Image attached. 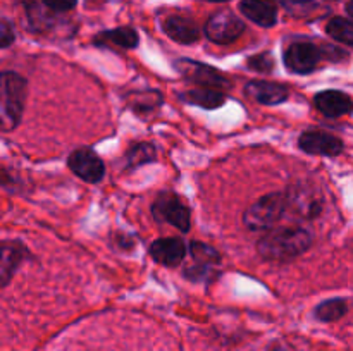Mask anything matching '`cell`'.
Wrapping results in <instances>:
<instances>
[{
	"mask_svg": "<svg viewBox=\"0 0 353 351\" xmlns=\"http://www.w3.org/2000/svg\"><path fill=\"white\" fill-rule=\"evenodd\" d=\"M150 255L157 264L165 267H176L185 258L186 246L179 237H161L150 246Z\"/></svg>",
	"mask_w": 353,
	"mask_h": 351,
	"instance_id": "obj_10",
	"label": "cell"
},
{
	"mask_svg": "<svg viewBox=\"0 0 353 351\" xmlns=\"http://www.w3.org/2000/svg\"><path fill=\"white\" fill-rule=\"evenodd\" d=\"M269 351H290V348L281 343H274L271 348H269Z\"/></svg>",
	"mask_w": 353,
	"mask_h": 351,
	"instance_id": "obj_28",
	"label": "cell"
},
{
	"mask_svg": "<svg viewBox=\"0 0 353 351\" xmlns=\"http://www.w3.org/2000/svg\"><path fill=\"white\" fill-rule=\"evenodd\" d=\"M245 31V24L231 10H219L212 14L205 24V34L217 45H228L240 38Z\"/></svg>",
	"mask_w": 353,
	"mask_h": 351,
	"instance_id": "obj_4",
	"label": "cell"
},
{
	"mask_svg": "<svg viewBox=\"0 0 353 351\" xmlns=\"http://www.w3.org/2000/svg\"><path fill=\"white\" fill-rule=\"evenodd\" d=\"M190 253H192V258L195 260V264L205 265V267H214V265H217L221 262L219 253L212 246H209L205 243H199V241L192 243Z\"/></svg>",
	"mask_w": 353,
	"mask_h": 351,
	"instance_id": "obj_23",
	"label": "cell"
},
{
	"mask_svg": "<svg viewBox=\"0 0 353 351\" xmlns=\"http://www.w3.org/2000/svg\"><path fill=\"white\" fill-rule=\"evenodd\" d=\"M347 310L348 306L345 299H326V301H323L316 308V317L319 320H323V322H334V320L341 319L347 313Z\"/></svg>",
	"mask_w": 353,
	"mask_h": 351,
	"instance_id": "obj_19",
	"label": "cell"
},
{
	"mask_svg": "<svg viewBox=\"0 0 353 351\" xmlns=\"http://www.w3.org/2000/svg\"><path fill=\"white\" fill-rule=\"evenodd\" d=\"M247 67L252 69V71L268 74V72H271L272 67H274V58H272V55L268 54V52H262V54H257L254 55V57L248 58Z\"/></svg>",
	"mask_w": 353,
	"mask_h": 351,
	"instance_id": "obj_24",
	"label": "cell"
},
{
	"mask_svg": "<svg viewBox=\"0 0 353 351\" xmlns=\"http://www.w3.org/2000/svg\"><path fill=\"white\" fill-rule=\"evenodd\" d=\"M164 31L168 33L169 38H172L178 43H193V41L199 40L200 30L196 26V23L190 17L185 16H171L165 19L164 23Z\"/></svg>",
	"mask_w": 353,
	"mask_h": 351,
	"instance_id": "obj_14",
	"label": "cell"
},
{
	"mask_svg": "<svg viewBox=\"0 0 353 351\" xmlns=\"http://www.w3.org/2000/svg\"><path fill=\"white\" fill-rule=\"evenodd\" d=\"M240 10L259 26L271 28L278 21V9L272 0H241Z\"/></svg>",
	"mask_w": 353,
	"mask_h": 351,
	"instance_id": "obj_12",
	"label": "cell"
},
{
	"mask_svg": "<svg viewBox=\"0 0 353 351\" xmlns=\"http://www.w3.org/2000/svg\"><path fill=\"white\" fill-rule=\"evenodd\" d=\"M245 93L264 105H278L288 98V88L271 81H250L245 86Z\"/></svg>",
	"mask_w": 353,
	"mask_h": 351,
	"instance_id": "obj_13",
	"label": "cell"
},
{
	"mask_svg": "<svg viewBox=\"0 0 353 351\" xmlns=\"http://www.w3.org/2000/svg\"><path fill=\"white\" fill-rule=\"evenodd\" d=\"M0 119L3 129H14L19 124L26 102V81L16 72L6 71L0 79Z\"/></svg>",
	"mask_w": 353,
	"mask_h": 351,
	"instance_id": "obj_2",
	"label": "cell"
},
{
	"mask_svg": "<svg viewBox=\"0 0 353 351\" xmlns=\"http://www.w3.org/2000/svg\"><path fill=\"white\" fill-rule=\"evenodd\" d=\"M48 9L57 10V12H65V10H71L76 6L78 0H41Z\"/></svg>",
	"mask_w": 353,
	"mask_h": 351,
	"instance_id": "obj_26",
	"label": "cell"
},
{
	"mask_svg": "<svg viewBox=\"0 0 353 351\" xmlns=\"http://www.w3.org/2000/svg\"><path fill=\"white\" fill-rule=\"evenodd\" d=\"M95 43H112L119 48H134L138 45V34L130 26L116 28V30L103 31L99 36H95Z\"/></svg>",
	"mask_w": 353,
	"mask_h": 351,
	"instance_id": "obj_18",
	"label": "cell"
},
{
	"mask_svg": "<svg viewBox=\"0 0 353 351\" xmlns=\"http://www.w3.org/2000/svg\"><path fill=\"white\" fill-rule=\"evenodd\" d=\"M0 38H2V48H7L14 41L16 34H14L12 24L7 19H2V24H0Z\"/></svg>",
	"mask_w": 353,
	"mask_h": 351,
	"instance_id": "obj_25",
	"label": "cell"
},
{
	"mask_svg": "<svg viewBox=\"0 0 353 351\" xmlns=\"http://www.w3.org/2000/svg\"><path fill=\"white\" fill-rule=\"evenodd\" d=\"M327 34L345 45H353V23L345 17H333L326 26Z\"/></svg>",
	"mask_w": 353,
	"mask_h": 351,
	"instance_id": "obj_20",
	"label": "cell"
},
{
	"mask_svg": "<svg viewBox=\"0 0 353 351\" xmlns=\"http://www.w3.org/2000/svg\"><path fill=\"white\" fill-rule=\"evenodd\" d=\"M323 58V48L310 41H295L285 52L286 67L296 74H307L317 67Z\"/></svg>",
	"mask_w": 353,
	"mask_h": 351,
	"instance_id": "obj_7",
	"label": "cell"
},
{
	"mask_svg": "<svg viewBox=\"0 0 353 351\" xmlns=\"http://www.w3.org/2000/svg\"><path fill=\"white\" fill-rule=\"evenodd\" d=\"M286 196H288V209H293V212L305 219H314L323 209V202L317 196H309L307 189H296L293 195Z\"/></svg>",
	"mask_w": 353,
	"mask_h": 351,
	"instance_id": "obj_16",
	"label": "cell"
},
{
	"mask_svg": "<svg viewBox=\"0 0 353 351\" xmlns=\"http://www.w3.org/2000/svg\"><path fill=\"white\" fill-rule=\"evenodd\" d=\"M161 103H162V95L161 92H157V89H154V92H140L130 96V105L140 114L148 112V110L155 109V107H159Z\"/></svg>",
	"mask_w": 353,
	"mask_h": 351,
	"instance_id": "obj_22",
	"label": "cell"
},
{
	"mask_svg": "<svg viewBox=\"0 0 353 351\" xmlns=\"http://www.w3.org/2000/svg\"><path fill=\"white\" fill-rule=\"evenodd\" d=\"M288 209V196L285 193H269L254 203L245 212L243 222L250 231H269Z\"/></svg>",
	"mask_w": 353,
	"mask_h": 351,
	"instance_id": "obj_3",
	"label": "cell"
},
{
	"mask_svg": "<svg viewBox=\"0 0 353 351\" xmlns=\"http://www.w3.org/2000/svg\"><path fill=\"white\" fill-rule=\"evenodd\" d=\"M152 212L159 220L171 224L176 229L188 233L192 226V217H190V209L171 193H164L157 198V202L152 206Z\"/></svg>",
	"mask_w": 353,
	"mask_h": 351,
	"instance_id": "obj_5",
	"label": "cell"
},
{
	"mask_svg": "<svg viewBox=\"0 0 353 351\" xmlns=\"http://www.w3.org/2000/svg\"><path fill=\"white\" fill-rule=\"evenodd\" d=\"M347 12L350 14V17H353V0H350V2L347 3Z\"/></svg>",
	"mask_w": 353,
	"mask_h": 351,
	"instance_id": "obj_29",
	"label": "cell"
},
{
	"mask_svg": "<svg viewBox=\"0 0 353 351\" xmlns=\"http://www.w3.org/2000/svg\"><path fill=\"white\" fill-rule=\"evenodd\" d=\"M176 69L185 76L190 81L196 83V85L203 86V88H214V89H223L230 88L231 83L224 74H221L217 69L212 65L202 64V62L188 61V58H181L176 62Z\"/></svg>",
	"mask_w": 353,
	"mask_h": 351,
	"instance_id": "obj_6",
	"label": "cell"
},
{
	"mask_svg": "<svg viewBox=\"0 0 353 351\" xmlns=\"http://www.w3.org/2000/svg\"><path fill=\"white\" fill-rule=\"evenodd\" d=\"M26 248L19 243H6L2 244V265H0V277H2V286L6 288L9 284L10 277L14 275L16 268L19 267L21 262L26 257Z\"/></svg>",
	"mask_w": 353,
	"mask_h": 351,
	"instance_id": "obj_15",
	"label": "cell"
},
{
	"mask_svg": "<svg viewBox=\"0 0 353 351\" xmlns=\"http://www.w3.org/2000/svg\"><path fill=\"white\" fill-rule=\"evenodd\" d=\"M314 103H316L317 110L326 117H341L352 112L353 109L350 96L343 92H338V89H326V92L317 93Z\"/></svg>",
	"mask_w": 353,
	"mask_h": 351,
	"instance_id": "obj_11",
	"label": "cell"
},
{
	"mask_svg": "<svg viewBox=\"0 0 353 351\" xmlns=\"http://www.w3.org/2000/svg\"><path fill=\"white\" fill-rule=\"evenodd\" d=\"M212 2H226V0H212Z\"/></svg>",
	"mask_w": 353,
	"mask_h": 351,
	"instance_id": "obj_30",
	"label": "cell"
},
{
	"mask_svg": "<svg viewBox=\"0 0 353 351\" xmlns=\"http://www.w3.org/2000/svg\"><path fill=\"white\" fill-rule=\"evenodd\" d=\"M152 160H155V147L150 143L134 145L126 153V165L130 169L140 167V165L148 164Z\"/></svg>",
	"mask_w": 353,
	"mask_h": 351,
	"instance_id": "obj_21",
	"label": "cell"
},
{
	"mask_svg": "<svg viewBox=\"0 0 353 351\" xmlns=\"http://www.w3.org/2000/svg\"><path fill=\"white\" fill-rule=\"evenodd\" d=\"M310 244L312 234L303 227H281L262 236L257 251L265 260H288L309 250Z\"/></svg>",
	"mask_w": 353,
	"mask_h": 351,
	"instance_id": "obj_1",
	"label": "cell"
},
{
	"mask_svg": "<svg viewBox=\"0 0 353 351\" xmlns=\"http://www.w3.org/2000/svg\"><path fill=\"white\" fill-rule=\"evenodd\" d=\"M181 100L186 103H192V105L202 107V109L214 110L226 102V95H224L221 89L203 88L202 86V88H195V89H190V92L183 93Z\"/></svg>",
	"mask_w": 353,
	"mask_h": 351,
	"instance_id": "obj_17",
	"label": "cell"
},
{
	"mask_svg": "<svg viewBox=\"0 0 353 351\" xmlns=\"http://www.w3.org/2000/svg\"><path fill=\"white\" fill-rule=\"evenodd\" d=\"M323 58H333V61L345 58V52L336 47H323Z\"/></svg>",
	"mask_w": 353,
	"mask_h": 351,
	"instance_id": "obj_27",
	"label": "cell"
},
{
	"mask_svg": "<svg viewBox=\"0 0 353 351\" xmlns=\"http://www.w3.org/2000/svg\"><path fill=\"white\" fill-rule=\"evenodd\" d=\"M299 147L310 155H326V157H336L343 150L340 138L324 131H305L300 136Z\"/></svg>",
	"mask_w": 353,
	"mask_h": 351,
	"instance_id": "obj_9",
	"label": "cell"
},
{
	"mask_svg": "<svg viewBox=\"0 0 353 351\" xmlns=\"http://www.w3.org/2000/svg\"><path fill=\"white\" fill-rule=\"evenodd\" d=\"M68 165L79 179L86 182L102 181L105 174V165L102 158L90 148H78L68 158Z\"/></svg>",
	"mask_w": 353,
	"mask_h": 351,
	"instance_id": "obj_8",
	"label": "cell"
}]
</instances>
